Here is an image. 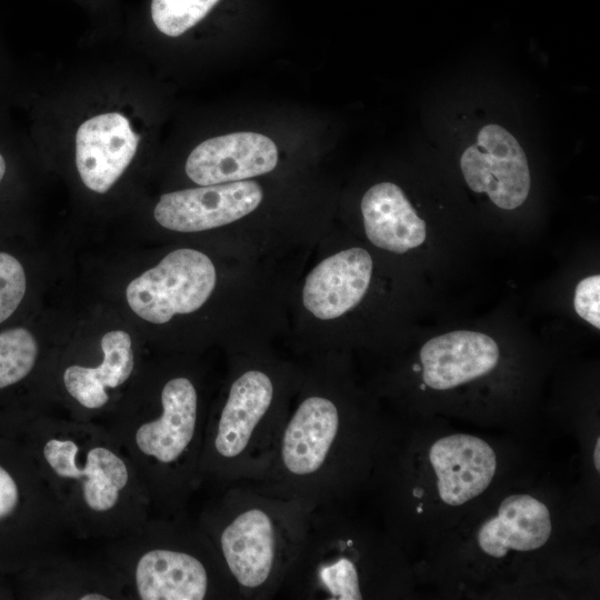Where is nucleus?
<instances>
[{"instance_id":"obj_1","label":"nucleus","mask_w":600,"mask_h":600,"mask_svg":"<svg viewBox=\"0 0 600 600\" xmlns=\"http://www.w3.org/2000/svg\"><path fill=\"white\" fill-rule=\"evenodd\" d=\"M17 438L34 458L76 538L113 541L153 516L139 473L104 424L43 412Z\"/></svg>"},{"instance_id":"obj_2","label":"nucleus","mask_w":600,"mask_h":600,"mask_svg":"<svg viewBox=\"0 0 600 600\" xmlns=\"http://www.w3.org/2000/svg\"><path fill=\"white\" fill-rule=\"evenodd\" d=\"M329 354L303 377L269 467L250 483L313 510L337 504L360 477L361 424Z\"/></svg>"},{"instance_id":"obj_3","label":"nucleus","mask_w":600,"mask_h":600,"mask_svg":"<svg viewBox=\"0 0 600 600\" xmlns=\"http://www.w3.org/2000/svg\"><path fill=\"white\" fill-rule=\"evenodd\" d=\"M303 372L264 352L236 354L210 404L199 468L213 492L261 479L274 454Z\"/></svg>"},{"instance_id":"obj_4","label":"nucleus","mask_w":600,"mask_h":600,"mask_svg":"<svg viewBox=\"0 0 600 600\" xmlns=\"http://www.w3.org/2000/svg\"><path fill=\"white\" fill-rule=\"evenodd\" d=\"M210 404L199 379L172 370L150 402L120 407L104 424L131 459L153 516L187 517L200 489L199 468Z\"/></svg>"},{"instance_id":"obj_5","label":"nucleus","mask_w":600,"mask_h":600,"mask_svg":"<svg viewBox=\"0 0 600 600\" xmlns=\"http://www.w3.org/2000/svg\"><path fill=\"white\" fill-rule=\"evenodd\" d=\"M213 493L197 524L212 543L241 600L273 599L302 547L311 510L250 483Z\"/></svg>"},{"instance_id":"obj_6","label":"nucleus","mask_w":600,"mask_h":600,"mask_svg":"<svg viewBox=\"0 0 600 600\" xmlns=\"http://www.w3.org/2000/svg\"><path fill=\"white\" fill-rule=\"evenodd\" d=\"M109 544L104 561L126 599L241 600L212 543L187 517L152 516Z\"/></svg>"},{"instance_id":"obj_7","label":"nucleus","mask_w":600,"mask_h":600,"mask_svg":"<svg viewBox=\"0 0 600 600\" xmlns=\"http://www.w3.org/2000/svg\"><path fill=\"white\" fill-rule=\"evenodd\" d=\"M70 532L34 458L18 438L0 436V598L13 579L58 553Z\"/></svg>"},{"instance_id":"obj_8","label":"nucleus","mask_w":600,"mask_h":600,"mask_svg":"<svg viewBox=\"0 0 600 600\" xmlns=\"http://www.w3.org/2000/svg\"><path fill=\"white\" fill-rule=\"evenodd\" d=\"M218 286L212 259L193 248H178L129 282L126 298L142 320L166 324L199 311Z\"/></svg>"},{"instance_id":"obj_9","label":"nucleus","mask_w":600,"mask_h":600,"mask_svg":"<svg viewBox=\"0 0 600 600\" xmlns=\"http://www.w3.org/2000/svg\"><path fill=\"white\" fill-rule=\"evenodd\" d=\"M100 349L101 358L97 363L73 362L62 370L61 384L70 401L68 418L104 423L113 413V392L133 376L136 353L128 332H106Z\"/></svg>"},{"instance_id":"obj_10","label":"nucleus","mask_w":600,"mask_h":600,"mask_svg":"<svg viewBox=\"0 0 600 600\" xmlns=\"http://www.w3.org/2000/svg\"><path fill=\"white\" fill-rule=\"evenodd\" d=\"M460 167L469 188L487 193L499 208L520 207L530 191V171L518 140L498 124L482 127L476 143L468 147Z\"/></svg>"},{"instance_id":"obj_11","label":"nucleus","mask_w":600,"mask_h":600,"mask_svg":"<svg viewBox=\"0 0 600 600\" xmlns=\"http://www.w3.org/2000/svg\"><path fill=\"white\" fill-rule=\"evenodd\" d=\"M262 200L263 190L252 180L200 186L162 194L153 216L164 229L182 233L200 232L243 219Z\"/></svg>"},{"instance_id":"obj_12","label":"nucleus","mask_w":600,"mask_h":600,"mask_svg":"<svg viewBox=\"0 0 600 600\" xmlns=\"http://www.w3.org/2000/svg\"><path fill=\"white\" fill-rule=\"evenodd\" d=\"M373 261L360 247H351L322 258L304 277L301 304L320 322L334 321L353 310L371 283Z\"/></svg>"},{"instance_id":"obj_13","label":"nucleus","mask_w":600,"mask_h":600,"mask_svg":"<svg viewBox=\"0 0 600 600\" xmlns=\"http://www.w3.org/2000/svg\"><path fill=\"white\" fill-rule=\"evenodd\" d=\"M13 593L27 599L117 600L126 599L123 586L102 563L73 561L56 553L19 573Z\"/></svg>"},{"instance_id":"obj_14","label":"nucleus","mask_w":600,"mask_h":600,"mask_svg":"<svg viewBox=\"0 0 600 600\" xmlns=\"http://www.w3.org/2000/svg\"><path fill=\"white\" fill-rule=\"evenodd\" d=\"M278 163L274 142L256 132H234L197 146L186 162L187 176L199 186L249 180Z\"/></svg>"},{"instance_id":"obj_15","label":"nucleus","mask_w":600,"mask_h":600,"mask_svg":"<svg viewBox=\"0 0 600 600\" xmlns=\"http://www.w3.org/2000/svg\"><path fill=\"white\" fill-rule=\"evenodd\" d=\"M139 136L129 120L117 112L83 122L76 134V164L87 188L104 193L133 159Z\"/></svg>"},{"instance_id":"obj_16","label":"nucleus","mask_w":600,"mask_h":600,"mask_svg":"<svg viewBox=\"0 0 600 600\" xmlns=\"http://www.w3.org/2000/svg\"><path fill=\"white\" fill-rule=\"evenodd\" d=\"M41 349L26 326L0 329V436L17 438L42 409L24 396L40 363Z\"/></svg>"},{"instance_id":"obj_17","label":"nucleus","mask_w":600,"mask_h":600,"mask_svg":"<svg viewBox=\"0 0 600 600\" xmlns=\"http://www.w3.org/2000/svg\"><path fill=\"white\" fill-rule=\"evenodd\" d=\"M438 492L449 506H460L481 494L497 468L493 449L470 434H451L437 440L429 452Z\"/></svg>"},{"instance_id":"obj_18","label":"nucleus","mask_w":600,"mask_h":600,"mask_svg":"<svg viewBox=\"0 0 600 600\" xmlns=\"http://www.w3.org/2000/svg\"><path fill=\"white\" fill-rule=\"evenodd\" d=\"M496 341L481 332L458 330L434 337L420 350L423 383L447 390L490 372L498 363Z\"/></svg>"},{"instance_id":"obj_19","label":"nucleus","mask_w":600,"mask_h":600,"mask_svg":"<svg viewBox=\"0 0 600 600\" xmlns=\"http://www.w3.org/2000/svg\"><path fill=\"white\" fill-rule=\"evenodd\" d=\"M361 213L367 238L380 249L406 253L426 240V222L392 182L372 186L362 197Z\"/></svg>"},{"instance_id":"obj_20","label":"nucleus","mask_w":600,"mask_h":600,"mask_svg":"<svg viewBox=\"0 0 600 600\" xmlns=\"http://www.w3.org/2000/svg\"><path fill=\"white\" fill-rule=\"evenodd\" d=\"M551 531L546 504L529 494H512L503 499L498 514L481 526L478 543L484 553L502 558L510 549L532 551L541 548Z\"/></svg>"},{"instance_id":"obj_21","label":"nucleus","mask_w":600,"mask_h":600,"mask_svg":"<svg viewBox=\"0 0 600 600\" xmlns=\"http://www.w3.org/2000/svg\"><path fill=\"white\" fill-rule=\"evenodd\" d=\"M220 0H152L156 27L169 37H178L202 20Z\"/></svg>"},{"instance_id":"obj_22","label":"nucleus","mask_w":600,"mask_h":600,"mask_svg":"<svg viewBox=\"0 0 600 600\" xmlns=\"http://www.w3.org/2000/svg\"><path fill=\"white\" fill-rule=\"evenodd\" d=\"M28 272L22 259L0 248V327L14 318L28 293Z\"/></svg>"},{"instance_id":"obj_23","label":"nucleus","mask_w":600,"mask_h":600,"mask_svg":"<svg viewBox=\"0 0 600 600\" xmlns=\"http://www.w3.org/2000/svg\"><path fill=\"white\" fill-rule=\"evenodd\" d=\"M600 276L592 274L582 279L574 292L573 306L580 318L600 328Z\"/></svg>"},{"instance_id":"obj_24","label":"nucleus","mask_w":600,"mask_h":600,"mask_svg":"<svg viewBox=\"0 0 600 600\" xmlns=\"http://www.w3.org/2000/svg\"><path fill=\"white\" fill-rule=\"evenodd\" d=\"M599 449H600V439L598 438L596 448H594V453H593L594 467L598 471L600 470V459H599L600 450Z\"/></svg>"},{"instance_id":"obj_25","label":"nucleus","mask_w":600,"mask_h":600,"mask_svg":"<svg viewBox=\"0 0 600 600\" xmlns=\"http://www.w3.org/2000/svg\"><path fill=\"white\" fill-rule=\"evenodd\" d=\"M6 172H7V163L3 156L0 153V184L6 176Z\"/></svg>"}]
</instances>
